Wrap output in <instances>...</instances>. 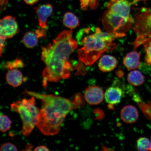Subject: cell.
Here are the masks:
<instances>
[{
  "label": "cell",
  "instance_id": "obj_1",
  "mask_svg": "<svg viewBox=\"0 0 151 151\" xmlns=\"http://www.w3.org/2000/svg\"><path fill=\"white\" fill-rule=\"evenodd\" d=\"M72 33L70 30L62 31L52 43L42 47L41 59L45 65L42 74L45 88L47 81L57 82L70 76L72 66L69 59L78 45Z\"/></svg>",
  "mask_w": 151,
  "mask_h": 151
},
{
  "label": "cell",
  "instance_id": "obj_2",
  "mask_svg": "<svg viewBox=\"0 0 151 151\" xmlns=\"http://www.w3.org/2000/svg\"><path fill=\"white\" fill-rule=\"evenodd\" d=\"M24 93L41 100L42 107L36 126L45 135H54L59 133L60 126L66 116L73 109L78 108L72 99L27 90Z\"/></svg>",
  "mask_w": 151,
  "mask_h": 151
},
{
  "label": "cell",
  "instance_id": "obj_3",
  "mask_svg": "<svg viewBox=\"0 0 151 151\" xmlns=\"http://www.w3.org/2000/svg\"><path fill=\"white\" fill-rule=\"evenodd\" d=\"M116 38L114 34L102 32L99 27L81 29L77 35L82 46L78 50L79 60L87 66L93 65L104 52L114 50L116 45L113 42Z\"/></svg>",
  "mask_w": 151,
  "mask_h": 151
},
{
  "label": "cell",
  "instance_id": "obj_4",
  "mask_svg": "<svg viewBox=\"0 0 151 151\" xmlns=\"http://www.w3.org/2000/svg\"><path fill=\"white\" fill-rule=\"evenodd\" d=\"M35 97L24 99L22 101H17L11 105L13 110L20 114L22 122V133L28 137L36 125L39 109L36 106Z\"/></svg>",
  "mask_w": 151,
  "mask_h": 151
},
{
  "label": "cell",
  "instance_id": "obj_5",
  "mask_svg": "<svg viewBox=\"0 0 151 151\" xmlns=\"http://www.w3.org/2000/svg\"><path fill=\"white\" fill-rule=\"evenodd\" d=\"M104 29L107 32L121 37L126 36L125 33L134 24V19L131 16L121 13L106 11L102 18Z\"/></svg>",
  "mask_w": 151,
  "mask_h": 151
},
{
  "label": "cell",
  "instance_id": "obj_6",
  "mask_svg": "<svg viewBox=\"0 0 151 151\" xmlns=\"http://www.w3.org/2000/svg\"><path fill=\"white\" fill-rule=\"evenodd\" d=\"M134 15L133 29L137 36L132 45L136 49L145 40L151 37V9H137Z\"/></svg>",
  "mask_w": 151,
  "mask_h": 151
},
{
  "label": "cell",
  "instance_id": "obj_7",
  "mask_svg": "<svg viewBox=\"0 0 151 151\" xmlns=\"http://www.w3.org/2000/svg\"><path fill=\"white\" fill-rule=\"evenodd\" d=\"M0 30V37L6 40L14 37L19 31L16 19L11 16L4 17L1 20Z\"/></svg>",
  "mask_w": 151,
  "mask_h": 151
},
{
  "label": "cell",
  "instance_id": "obj_8",
  "mask_svg": "<svg viewBox=\"0 0 151 151\" xmlns=\"http://www.w3.org/2000/svg\"><path fill=\"white\" fill-rule=\"evenodd\" d=\"M85 100L91 105L99 104L104 98V94L102 89L97 86H92L87 88L84 91Z\"/></svg>",
  "mask_w": 151,
  "mask_h": 151
},
{
  "label": "cell",
  "instance_id": "obj_9",
  "mask_svg": "<svg viewBox=\"0 0 151 151\" xmlns=\"http://www.w3.org/2000/svg\"><path fill=\"white\" fill-rule=\"evenodd\" d=\"M34 9L37 14L40 26L41 28H47V20L53 11L52 5L47 3L34 7Z\"/></svg>",
  "mask_w": 151,
  "mask_h": 151
},
{
  "label": "cell",
  "instance_id": "obj_10",
  "mask_svg": "<svg viewBox=\"0 0 151 151\" xmlns=\"http://www.w3.org/2000/svg\"><path fill=\"white\" fill-rule=\"evenodd\" d=\"M139 116L138 111L136 107L132 105L126 106L121 111V118L126 123H134L137 120Z\"/></svg>",
  "mask_w": 151,
  "mask_h": 151
},
{
  "label": "cell",
  "instance_id": "obj_11",
  "mask_svg": "<svg viewBox=\"0 0 151 151\" xmlns=\"http://www.w3.org/2000/svg\"><path fill=\"white\" fill-rule=\"evenodd\" d=\"M124 95L121 88L111 87L107 89L104 94L106 102L109 104L114 105L120 103Z\"/></svg>",
  "mask_w": 151,
  "mask_h": 151
},
{
  "label": "cell",
  "instance_id": "obj_12",
  "mask_svg": "<svg viewBox=\"0 0 151 151\" xmlns=\"http://www.w3.org/2000/svg\"><path fill=\"white\" fill-rule=\"evenodd\" d=\"M140 55L136 51L128 53L124 58V65L129 70L139 68L141 65Z\"/></svg>",
  "mask_w": 151,
  "mask_h": 151
},
{
  "label": "cell",
  "instance_id": "obj_13",
  "mask_svg": "<svg viewBox=\"0 0 151 151\" xmlns=\"http://www.w3.org/2000/svg\"><path fill=\"white\" fill-rule=\"evenodd\" d=\"M117 61L116 58L110 55H104L100 59L99 65V69L103 72L112 71L116 67Z\"/></svg>",
  "mask_w": 151,
  "mask_h": 151
},
{
  "label": "cell",
  "instance_id": "obj_14",
  "mask_svg": "<svg viewBox=\"0 0 151 151\" xmlns=\"http://www.w3.org/2000/svg\"><path fill=\"white\" fill-rule=\"evenodd\" d=\"M23 76L20 71L16 69L10 70L6 75V80L8 84L14 87L20 86L23 82Z\"/></svg>",
  "mask_w": 151,
  "mask_h": 151
},
{
  "label": "cell",
  "instance_id": "obj_15",
  "mask_svg": "<svg viewBox=\"0 0 151 151\" xmlns=\"http://www.w3.org/2000/svg\"><path fill=\"white\" fill-rule=\"evenodd\" d=\"M63 22L64 25L71 29H75L80 25L79 19L73 13L68 12L64 15Z\"/></svg>",
  "mask_w": 151,
  "mask_h": 151
},
{
  "label": "cell",
  "instance_id": "obj_16",
  "mask_svg": "<svg viewBox=\"0 0 151 151\" xmlns=\"http://www.w3.org/2000/svg\"><path fill=\"white\" fill-rule=\"evenodd\" d=\"M127 81L132 86H139L144 83L145 77L140 71L133 70L128 74Z\"/></svg>",
  "mask_w": 151,
  "mask_h": 151
},
{
  "label": "cell",
  "instance_id": "obj_17",
  "mask_svg": "<svg viewBox=\"0 0 151 151\" xmlns=\"http://www.w3.org/2000/svg\"><path fill=\"white\" fill-rule=\"evenodd\" d=\"M38 39L36 34L32 31L27 32L22 39V42L28 48H33L37 44Z\"/></svg>",
  "mask_w": 151,
  "mask_h": 151
},
{
  "label": "cell",
  "instance_id": "obj_18",
  "mask_svg": "<svg viewBox=\"0 0 151 151\" xmlns=\"http://www.w3.org/2000/svg\"><path fill=\"white\" fill-rule=\"evenodd\" d=\"M137 147L139 151H151V142L147 137H139L137 141Z\"/></svg>",
  "mask_w": 151,
  "mask_h": 151
},
{
  "label": "cell",
  "instance_id": "obj_19",
  "mask_svg": "<svg viewBox=\"0 0 151 151\" xmlns=\"http://www.w3.org/2000/svg\"><path fill=\"white\" fill-rule=\"evenodd\" d=\"M142 45L144 46L146 51L145 63L147 65H151V37L145 40Z\"/></svg>",
  "mask_w": 151,
  "mask_h": 151
},
{
  "label": "cell",
  "instance_id": "obj_20",
  "mask_svg": "<svg viewBox=\"0 0 151 151\" xmlns=\"http://www.w3.org/2000/svg\"><path fill=\"white\" fill-rule=\"evenodd\" d=\"M138 105L147 119L151 122V99L148 103L143 102L142 101L138 103Z\"/></svg>",
  "mask_w": 151,
  "mask_h": 151
},
{
  "label": "cell",
  "instance_id": "obj_21",
  "mask_svg": "<svg viewBox=\"0 0 151 151\" xmlns=\"http://www.w3.org/2000/svg\"><path fill=\"white\" fill-rule=\"evenodd\" d=\"M1 127L0 130L2 132H5L10 129L11 122L9 118L6 115H1Z\"/></svg>",
  "mask_w": 151,
  "mask_h": 151
},
{
  "label": "cell",
  "instance_id": "obj_22",
  "mask_svg": "<svg viewBox=\"0 0 151 151\" xmlns=\"http://www.w3.org/2000/svg\"><path fill=\"white\" fill-rule=\"evenodd\" d=\"M24 64L21 60L17 58L14 61L7 62L5 64V67L7 69L12 70L24 67Z\"/></svg>",
  "mask_w": 151,
  "mask_h": 151
},
{
  "label": "cell",
  "instance_id": "obj_23",
  "mask_svg": "<svg viewBox=\"0 0 151 151\" xmlns=\"http://www.w3.org/2000/svg\"><path fill=\"white\" fill-rule=\"evenodd\" d=\"M72 99L77 105L78 108H81L84 105V99L83 97L81 94L77 93L73 96Z\"/></svg>",
  "mask_w": 151,
  "mask_h": 151
},
{
  "label": "cell",
  "instance_id": "obj_24",
  "mask_svg": "<svg viewBox=\"0 0 151 151\" xmlns=\"http://www.w3.org/2000/svg\"><path fill=\"white\" fill-rule=\"evenodd\" d=\"M1 151H17V148L14 144L11 143H6L3 144L0 148Z\"/></svg>",
  "mask_w": 151,
  "mask_h": 151
},
{
  "label": "cell",
  "instance_id": "obj_25",
  "mask_svg": "<svg viewBox=\"0 0 151 151\" xmlns=\"http://www.w3.org/2000/svg\"><path fill=\"white\" fill-rule=\"evenodd\" d=\"M46 28H40L35 30V32L39 38H45L46 37Z\"/></svg>",
  "mask_w": 151,
  "mask_h": 151
},
{
  "label": "cell",
  "instance_id": "obj_26",
  "mask_svg": "<svg viewBox=\"0 0 151 151\" xmlns=\"http://www.w3.org/2000/svg\"><path fill=\"white\" fill-rule=\"evenodd\" d=\"M94 113L95 115L96 119L98 120L102 119L104 116V114L103 111L101 109H94Z\"/></svg>",
  "mask_w": 151,
  "mask_h": 151
},
{
  "label": "cell",
  "instance_id": "obj_27",
  "mask_svg": "<svg viewBox=\"0 0 151 151\" xmlns=\"http://www.w3.org/2000/svg\"><path fill=\"white\" fill-rule=\"evenodd\" d=\"M81 9L84 11L87 10L90 6V0H80Z\"/></svg>",
  "mask_w": 151,
  "mask_h": 151
},
{
  "label": "cell",
  "instance_id": "obj_28",
  "mask_svg": "<svg viewBox=\"0 0 151 151\" xmlns=\"http://www.w3.org/2000/svg\"><path fill=\"white\" fill-rule=\"evenodd\" d=\"M99 0H90V8L91 9H94L98 8L99 5Z\"/></svg>",
  "mask_w": 151,
  "mask_h": 151
},
{
  "label": "cell",
  "instance_id": "obj_29",
  "mask_svg": "<svg viewBox=\"0 0 151 151\" xmlns=\"http://www.w3.org/2000/svg\"><path fill=\"white\" fill-rule=\"evenodd\" d=\"M9 3L8 0H1V11L6 8Z\"/></svg>",
  "mask_w": 151,
  "mask_h": 151
},
{
  "label": "cell",
  "instance_id": "obj_30",
  "mask_svg": "<svg viewBox=\"0 0 151 151\" xmlns=\"http://www.w3.org/2000/svg\"><path fill=\"white\" fill-rule=\"evenodd\" d=\"M23 1L27 4L33 5L36 4L39 0H23Z\"/></svg>",
  "mask_w": 151,
  "mask_h": 151
},
{
  "label": "cell",
  "instance_id": "obj_31",
  "mask_svg": "<svg viewBox=\"0 0 151 151\" xmlns=\"http://www.w3.org/2000/svg\"><path fill=\"white\" fill-rule=\"evenodd\" d=\"M34 151H49V149L46 146H41L37 147L35 149Z\"/></svg>",
  "mask_w": 151,
  "mask_h": 151
},
{
  "label": "cell",
  "instance_id": "obj_32",
  "mask_svg": "<svg viewBox=\"0 0 151 151\" xmlns=\"http://www.w3.org/2000/svg\"><path fill=\"white\" fill-rule=\"evenodd\" d=\"M33 146L31 145H28V146H26V151L32 150L31 149H32Z\"/></svg>",
  "mask_w": 151,
  "mask_h": 151
},
{
  "label": "cell",
  "instance_id": "obj_33",
  "mask_svg": "<svg viewBox=\"0 0 151 151\" xmlns=\"http://www.w3.org/2000/svg\"><path fill=\"white\" fill-rule=\"evenodd\" d=\"M118 73V76L119 77H121L122 76V75H123V72L121 71H119L117 72Z\"/></svg>",
  "mask_w": 151,
  "mask_h": 151
},
{
  "label": "cell",
  "instance_id": "obj_34",
  "mask_svg": "<svg viewBox=\"0 0 151 151\" xmlns=\"http://www.w3.org/2000/svg\"><path fill=\"white\" fill-rule=\"evenodd\" d=\"M140 1H146L147 0H133V3H135L137 2Z\"/></svg>",
  "mask_w": 151,
  "mask_h": 151
},
{
  "label": "cell",
  "instance_id": "obj_35",
  "mask_svg": "<svg viewBox=\"0 0 151 151\" xmlns=\"http://www.w3.org/2000/svg\"></svg>",
  "mask_w": 151,
  "mask_h": 151
}]
</instances>
